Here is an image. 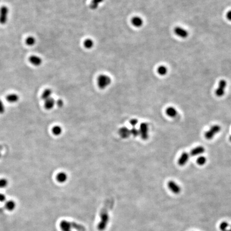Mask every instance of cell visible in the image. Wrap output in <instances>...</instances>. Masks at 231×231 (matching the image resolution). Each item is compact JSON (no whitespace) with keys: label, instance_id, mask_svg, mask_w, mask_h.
Listing matches in <instances>:
<instances>
[{"label":"cell","instance_id":"6da1fadb","mask_svg":"<svg viewBox=\"0 0 231 231\" xmlns=\"http://www.w3.org/2000/svg\"><path fill=\"white\" fill-rule=\"evenodd\" d=\"M108 206H105L102 210L100 213V221L98 225V230L99 231H103L106 229L109 221Z\"/></svg>","mask_w":231,"mask_h":231},{"label":"cell","instance_id":"7a4b0ae2","mask_svg":"<svg viewBox=\"0 0 231 231\" xmlns=\"http://www.w3.org/2000/svg\"><path fill=\"white\" fill-rule=\"evenodd\" d=\"M98 85L101 89H105L108 87L111 83V78L109 76L105 74H101L98 76Z\"/></svg>","mask_w":231,"mask_h":231},{"label":"cell","instance_id":"3957f363","mask_svg":"<svg viewBox=\"0 0 231 231\" xmlns=\"http://www.w3.org/2000/svg\"><path fill=\"white\" fill-rule=\"evenodd\" d=\"M220 130L221 127L219 125H215L211 127L208 131L206 132L204 134V137L207 140H211L218 133L220 132Z\"/></svg>","mask_w":231,"mask_h":231},{"label":"cell","instance_id":"277c9868","mask_svg":"<svg viewBox=\"0 0 231 231\" xmlns=\"http://www.w3.org/2000/svg\"><path fill=\"white\" fill-rule=\"evenodd\" d=\"M139 131L141 138L144 140H147L149 137V126L148 124L146 123H141Z\"/></svg>","mask_w":231,"mask_h":231},{"label":"cell","instance_id":"5b68a950","mask_svg":"<svg viewBox=\"0 0 231 231\" xmlns=\"http://www.w3.org/2000/svg\"><path fill=\"white\" fill-rule=\"evenodd\" d=\"M9 9L6 6H3L0 9V24L4 25L7 23Z\"/></svg>","mask_w":231,"mask_h":231},{"label":"cell","instance_id":"8992f818","mask_svg":"<svg viewBox=\"0 0 231 231\" xmlns=\"http://www.w3.org/2000/svg\"><path fill=\"white\" fill-rule=\"evenodd\" d=\"M227 85V83L225 80H221L219 83L218 87L216 90V95L218 97H221L225 93V90Z\"/></svg>","mask_w":231,"mask_h":231},{"label":"cell","instance_id":"52a82bcc","mask_svg":"<svg viewBox=\"0 0 231 231\" xmlns=\"http://www.w3.org/2000/svg\"><path fill=\"white\" fill-rule=\"evenodd\" d=\"M168 187L170 189V191L173 192L174 194H178L180 193L181 187L177 184L176 182H175L173 181H169L167 184Z\"/></svg>","mask_w":231,"mask_h":231},{"label":"cell","instance_id":"ba28073f","mask_svg":"<svg viewBox=\"0 0 231 231\" xmlns=\"http://www.w3.org/2000/svg\"><path fill=\"white\" fill-rule=\"evenodd\" d=\"M60 228L62 231H72V222L63 220L60 223Z\"/></svg>","mask_w":231,"mask_h":231},{"label":"cell","instance_id":"9c48e42d","mask_svg":"<svg viewBox=\"0 0 231 231\" xmlns=\"http://www.w3.org/2000/svg\"><path fill=\"white\" fill-rule=\"evenodd\" d=\"M29 62L34 66H40L42 63V59L39 57L37 56L36 55H32L31 56H30L29 58Z\"/></svg>","mask_w":231,"mask_h":231},{"label":"cell","instance_id":"30bf717a","mask_svg":"<svg viewBox=\"0 0 231 231\" xmlns=\"http://www.w3.org/2000/svg\"><path fill=\"white\" fill-rule=\"evenodd\" d=\"M189 155L187 152H183L178 159V164L180 166H184L187 162L189 160Z\"/></svg>","mask_w":231,"mask_h":231},{"label":"cell","instance_id":"8fae6325","mask_svg":"<svg viewBox=\"0 0 231 231\" xmlns=\"http://www.w3.org/2000/svg\"><path fill=\"white\" fill-rule=\"evenodd\" d=\"M119 135L123 139H127L130 137L131 134V130H129L126 127H123L119 130Z\"/></svg>","mask_w":231,"mask_h":231},{"label":"cell","instance_id":"7c38bea8","mask_svg":"<svg viewBox=\"0 0 231 231\" xmlns=\"http://www.w3.org/2000/svg\"><path fill=\"white\" fill-rule=\"evenodd\" d=\"M205 152V149L202 146H198L193 149L191 151L190 155L191 156H196L201 155Z\"/></svg>","mask_w":231,"mask_h":231},{"label":"cell","instance_id":"4fadbf2b","mask_svg":"<svg viewBox=\"0 0 231 231\" xmlns=\"http://www.w3.org/2000/svg\"><path fill=\"white\" fill-rule=\"evenodd\" d=\"M174 33L178 36L181 38H185L188 36V32L185 29H182L180 27H177L174 29Z\"/></svg>","mask_w":231,"mask_h":231},{"label":"cell","instance_id":"5bb4252c","mask_svg":"<svg viewBox=\"0 0 231 231\" xmlns=\"http://www.w3.org/2000/svg\"><path fill=\"white\" fill-rule=\"evenodd\" d=\"M19 100V97L17 94L12 93L8 94L6 96V100L9 103H15Z\"/></svg>","mask_w":231,"mask_h":231},{"label":"cell","instance_id":"9a60e30c","mask_svg":"<svg viewBox=\"0 0 231 231\" xmlns=\"http://www.w3.org/2000/svg\"><path fill=\"white\" fill-rule=\"evenodd\" d=\"M44 102V108L47 110H51L53 108L55 105V101L54 99L52 98H49Z\"/></svg>","mask_w":231,"mask_h":231},{"label":"cell","instance_id":"2e32d148","mask_svg":"<svg viewBox=\"0 0 231 231\" xmlns=\"http://www.w3.org/2000/svg\"><path fill=\"white\" fill-rule=\"evenodd\" d=\"M131 23L133 25L137 27H140L143 24V20L139 17H134L131 20Z\"/></svg>","mask_w":231,"mask_h":231},{"label":"cell","instance_id":"e0dca14e","mask_svg":"<svg viewBox=\"0 0 231 231\" xmlns=\"http://www.w3.org/2000/svg\"><path fill=\"white\" fill-rule=\"evenodd\" d=\"M166 113L167 115L171 118L176 117L177 115V110L172 107H169L166 109Z\"/></svg>","mask_w":231,"mask_h":231},{"label":"cell","instance_id":"ac0fdd59","mask_svg":"<svg viewBox=\"0 0 231 231\" xmlns=\"http://www.w3.org/2000/svg\"><path fill=\"white\" fill-rule=\"evenodd\" d=\"M67 179H68L67 174L65 172H63L58 173L57 177H56L57 180L60 183L65 182V181L67 180Z\"/></svg>","mask_w":231,"mask_h":231},{"label":"cell","instance_id":"d6986e66","mask_svg":"<svg viewBox=\"0 0 231 231\" xmlns=\"http://www.w3.org/2000/svg\"><path fill=\"white\" fill-rule=\"evenodd\" d=\"M103 1L104 0H92L90 2V7L92 10H96Z\"/></svg>","mask_w":231,"mask_h":231},{"label":"cell","instance_id":"ffe728a7","mask_svg":"<svg viewBox=\"0 0 231 231\" xmlns=\"http://www.w3.org/2000/svg\"><path fill=\"white\" fill-rule=\"evenodd\" d=\"M52 90H51V89H46L45 90L43 91L42 95H41V98L43 100H46L47 99H48L49 98H51V96L52 95Z\"/></svg>","mask_w":231,"mask_h":231},{"label":"cell","instance_id":"44dd1931","mask_svg":"<svg viewBox=\"0 0 231 231\" xmlns=\"http://www.w3.org/2000/svg\"><path fill=\"white\" fill-rule=\"evenodd\" d=\"M5 207L8 211H12L16 207V203L14 201L9 200L5 203Z\"/></svg>","mask_w":231,"mask_h":231},{"label":"cell","instance_id":"7402d4cb","mask_svg":"<svg viewBox=\"0 0 231 231\" xmlns=\"http://www.w3.org/2000/svg\"><path fill=\"white\" fill-rule=\"evenodd\" d=\"M94 42L93 41L90 39H88L86 40H85L83 42V46L85 48L88 49H90L91 48H92L94 46Z\"/></svg>","mask_w":231,"mask_h":231},{"label":"cell","instance_id":"603a6c76","mask_svg":"<svg viewBox=\"0 0 231 231\" xmlns=\"http://www.w3.org/2000/svg\"><path fill=\"white\" fill-rule=\"evenodd\" d=\"M36 42V39L33 36H28L25 40V43L29 46H32L35 44Z\"/></svg>","mask_w":231,"mask_h":231},{"label":"cell","instance_id":"cb8c5ba5","mask_svg":"<svg viewBox=\"0 0 231 231\" xmlns=\"http://www.w3.org/2000/svg\"><path fill=\"white\" fill-rule=\"evenodd\" d=\"M52 132H53V133L55 135L57 136V135H60L62 132L61 127H60L59 126H55L53 128Z\"/></svg>","mask_w":231,"mask_h":231},{"label":"cell","instance_id":"d4e9b609","mask_svg":"<svg viewBox=\"0 0 231 231\" xmlns=\"http://www.w3.org/2000/svg\"><path fill=\"white\" fill-rule=\"evenodd\" d=\"M206 162V159L204 156H200L196 160V162L199 165H204Z\"/></svg>","mask_w":231,"mask_h":231},{"label":"cell","instance_id":"484cf974","mask_svg":"<svg viewBox=\"0 0 231 231\" xmlns=\"http://www.w3.org/2000/svg\"><path fill=\"white\" fill-rule=\"evenodd\" d=\"M157 71L160 75L164 76V75L166 74L167 70L166 69V67H165L164 66H161L158 68Z\"/></svg>","mask_w":231,"mask_h":231},{"label":"cell","instance_id":"4316f807","mask_svg":"<svg viewBox=\"0 0 231 231\" xmlns=\"http://www.w3.org/2000/svg\"><path fill=\"white\" fill-rule=\"evenodd\" d=\"M8 181L5 178L0 179V188H4L7 187L8 185Z\"/></svg>","mask_w":231,"mask_h":231},{"label":"cell","instance_id":"83f0119b","mask_svg":"<svg viewBox=\"0 0 231 231\" xmlns=\"http://www.w3.org/2000/svg\"><path fill=\"white\" fill-rule=\"evenodd\" d=\"M229 227V224L228 222L223 221L220 225V229L221 231H228Z\"/></svg>","mask_w":231,"mask_h":231},{"label":"cell","instance_id":"f1b7e54d","mask_svg":"<svg viewBox=\"0 0 231 231\" xmlns=\"http://www.w3.org/2000/svg\"><path fill=\"white\" fill-rule=\"evenodd\" d=\"M131 134L134 137H137L140 135L139 131L135 127H133L132 130H131Z\"/></svg>","mask_w":231,"mask_h":231},{"label":"cell","instance_id":"f546056e","mask_svg":"<svg viewBox=\"0 0 231 231\" xmlns=\"http://www.w3.org/2000/svg\"><path fill=\"white\" fill-rule=\"evenodd\" d=\"M5 111V105H4L3 101L0 99V114H3Z\"/></svg>","mask_w":231,"mask_h":231},{"label":"cell","instance_id":"4dcf8cb0","mask_svg":"<svg viewBox=\"0 0 231 231\" xmlns=\"http://www.w3.org/2000/svg\"><path fill=\"white\" fill-rule=\"evenodd\" d=\"M138 123V120L137 119H132L130 121V124L132 126H135Z\"/></svg>","mask_w":231,"mask_h":231},{"label":"cell","instance_id":"1f68e13d","mask_svg":"<svg viewBox=\"0 0 231 231\" xmlns=\"http://www.w3.org/2000/svg\"><path fill=\"white\" fill-rule=\"evenodd\" d=\"M5 199H6L5 196L3 194L0 193V202H3L4 201H5Z\"/></svg>","mask_w":231,"mask_h":231},{"label":"cell","instance_id":"d6a6232c","mask_svg":"<svg viewBox=\"0 0 231 231\" xmlns=\"http://www.w3.org/2000/svg\"><path fill=\"white\" fill-rule=\"evenodd\" d=\"M56 103H57L58 107H62L63 105V104H64V103H63V101H62V100H58L57 101Z\"/></svg>","mask_w":231,"mask_h":231},{"label":"cell","instance_id":"836d02e7","mask_svg":"<svg viewBox=\"0 0 231 231\" xmlns=\"http://www.w3.org/2000/svg\"><path fill=\"white\" fill-rule=\"evenodd\" d=\"M227 18L228 20L231 21V11L228 12V14H227Z\"/></svg>","mask_w":231,"mask_h":231},{"label":"cell","instance_id":"e575fe53","mask_svg":"<svg viewBox=\"0 0 231 231\" xmlns=\"http://www.w3.org/2000/svg\"><path fill=\"white\" fill-rule=\"evenodd\" d=\"M2 147L0 145V158L1 157V152H2Z\"/></svg>","mask_w":231,"mask_h":231},{"label":"cell","instance_id":"d590c367","mask_svg":"<svg viewBox=\"0 0 231 231\" xmlns=\"http://www.w3.org/2000/svg\"><path fill=\"white\" fill-rule=\"evenodd\" d=\"M229 139H230V141H231V136L230 137V138H229Z\"/></svg>","mask_w":231,"mask_h":231},{"label":"cell","instance_id":"8d00e7d4","mask_svg":"<svg viewBox=\"0 0 231 231\" xmlns=\"http://www.w3.org/2000/svg\"><path fill=\"white\" fill-rule=\"evenodd\" d=\"M228 231H231V228H230V229H228Z\"/></svg>","mask_w":231,"mask_h":231}]
</instances>
